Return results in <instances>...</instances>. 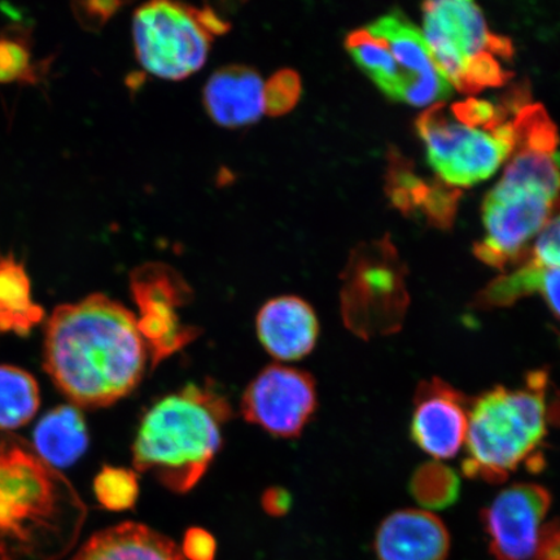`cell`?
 <instances>
[{
  "instance_id": "obj_9",
  "label": "cell",
  "mask_w": 560,
  "mask_h": 560,
  "mask_svg": "<svg viewBox=\"0 0 560 560\" xmlns=\"http://www.w3.org/2000/svg\"><path fill=\"white\" fill-rule=\"evenodd\" d=\"M550 505L549 490L541 486L515 485L502 490L481 514L495 559L530 560Z\"/></svg>"
},
{
  "instance_id": "obj_32",
  "label": "cell",
  "mask_w": 560,
  "mask_h": 560,
  "mask_svg": "<svg viewBox=\"0 0 560 560\" xmlns=\"http://www.w3.org/2000/svg\"><path fill=\"white\" fill-rule=\"evenodd\" d=\"M266 115L280 116L290 112L300 101V75L292 70H280L266 81Z\"/></svg>"
},
{
  "instance_id": "obj_39",
  "label": "cell",
  "mask_w": 560,
  "mask_h": 560,
  "mask_svg": "<svg viewBox=\"0 0 560 560\" xmlns=\"http://www.w3.org/2000/svg\"><path fill=\"white\" fill-rule=\"evenodd\" d=\"M530 102V90L528 82L515 83L510 86L505 94L501 96L499 107L505 112L508 117L516 115L517 112L527 107Z\"/></svg>"
},
{
  "instance_id": "obj_5",
  "label": "cell",
  "mask_w": 560,
  "mask_h": 560,
  "mask_svg": "<svg viewBox=\"0 0 560 560\" xmlns=\"http://www.w3.org/2000/svg\"><path fill=\"white\" fill-rule=\"evenodd\" d=\"M229 31L214 10L171 0L145 3L132 18L136 55L147 73L159 79H187L206 65L217 37Z\"/></svg>"
},
{
  "instance_id": "obj_13",
  "label": "cell",
  "mask_w": 560,
  "mask_h": 560,
  "mask_svg": "<svg viewBox=\"0 0 560 560\" xmlns=\"http://www.w3.org/2000/svg\"><path fill=\"white\" fill-rule=\"evenodd\" d=\"M266 81L254 68L223 67L209 77L202 101L215 124L235 129L266 115Z\"/></svg>"
},
{
  "instance_id": "obj_24",
  "label": "cell",
  "mask_w": 560,
  "mask_h": 560,
  "mask_svg": "<svg viewBox=\"0 0 560 560\" xmlns=\"http://www.w3.org/2000/svg\"><path fill=\"white\" fill-rule=\"evenodd\" d=\"M511 125L516 139L515 150L541 155H552L557 151L559 131L542 104H528L517 112Z\"/></svg>"
},
{
  "instance_id": "obj_8",
  "label": "cell",
  "mask_w": 560,
  "mask_h": 560,
  "mask_svg": "<svg viewBox=\"0 0 560 560\" xmlns=\"http://www.w3.org/2000/svg\"><path fill=\"white\" fill-rule=\"evenodd\" d=\"M551 209L541 194L497 185L482 206L488 236L474 245L476 257L501 271L523 260L525 243L548 223Z\"/></svg>"
},
{
  "instance_id": "obj_4",
  "label": "cell",
  "mask_w": 560,
  "mask_h": 560,
  "mask_svg": "<svg viewBox=\"0 0 560 560\" xmlns=\"http://www.w3.org/2000/svg\"><path fill=\"white\" fill-rule=\"evenodd\" d=\"M83 511L73 488L33 446L0 439V560L30 555L39 536L61 529L62 514Z\"/></svg>"
},
{
  "instance_id": "obj_40",
  "label": "cell",
  "mask_w": 560,
  "mask_h": 560,
  "mask_svg": "<svg viewBox=\"0 0 560 560\" xmlns=\"http://www.w3.org/2000/svg\"><path fill=\"white\" fill-rule=\"evenodd\" d=\"M488 54L499 55L503 59H511L514 56L513 42L502 35L490 33L488 34L486 46Z\"/></svg>"
},
{
  "instance_id": "obj_14",
  "label": "cell",
  "mask_w": 560,
  "mask_h": 560,
  "mask_svg": "<svg viewBox=\"0 0 560 560\" xmlns=\"http://www.w3.org/2000/svg\"><path fill=\"white\" fill-rule=\"evenodd\" d=\"M450 549V532L444 523L422 510L396 511L376 532L380 560H445Z\"/></svg>"
},
{
  "instance_id": "obj_20",
  "label": "cell",
  "mask_w": 560,
  "mask_h": 560,
  "mask_svg": "<svg viewBox=\"0 0 560 560\" xmlns=\"http://www.w3.org/2000/svg\"><path fill=\"white\" fill-rule=\"evenodd\" d=\"M509 156L510 153L492 136L472 130L438 174L446 184L472 186L494 174Z\"/></svg>"
},
{
  "instance_id": "obj_17",
  "label": "cell",
  "mask_w": 560,
  "mask_h": 560,
  "mask_svg": "<svg viewBox=\"0 0 560 560\" xmlns=\"http://www.w3.org/2000/svg\"><path fill=\"white\" fill-rule=\"evenodd\" d=\"M88 447L86 420L73 405H60L48 411L33 433L34 452L55 470L74 465Z\"/></svg>"
},
{
  "instance_id": "obj_3",
  "label": "cell",
  "mask_w": 560,
  "mask_h": 560,
  "mask_svg": "<svg viewBox=\"0 0 560 560\" xmlns=\"http://www.w3.org/2000/svg\"><path fill=\"white\" fill-rule=\"evenodd\" d=\"M548 375L530 373L523 388L497 387L471 406L467 429L468 478L502 482L529 459L548 432Z\"/></svg>"
},
{
  "instance_id": "obj_23",
  "label": "cell",
  "mask_w": 560,
  "mask_h": 560,
  "mask_svg": "<svg viewBox=\"0 0 560 560\" xmlns=\"http://www.w3.org/2000/svg\"><path fill=\"white\" fill-rule=\"evenodd\" d=\"M500 184L536 191L552 201L560 191V155L517 152L510 161Z\"/></svg>"
},
{
  "instance_id": "obj_38",
  "label": "cell",
  "mask_w": 560,
  "mask_h": 560,
  "mask_svg": "<svg viewBox=\"0 0 560 560\" xmlns=\"http://www.w3.org/2000/svg\"><path fill=\"white\" fill-rule=\"evenodd\" d=\"M292 499L289 490L279 487L266 489L261 497V506L266 514L275 517L289 513Z\"/></svg>"
},
{
  "instance_id": "obj_2",
  "label": "cell",
  "mask_w": 560,
  "mask_h": 560,
  "mask_svg": "<svg viewBox=\"0 0 560 560\" xmlns=\"http://www.w3.org/2000/svg\"><path fill=\"white\" fill-rule=\"evenodd\" d=\"M233 410L212 384H188L161 397L140 420L132 464L174 493L190 492L222 446Z\"/></svg>"
},
{
  "instance_id": "obj_16",
  "label": "cell",
  "mask_w": 560,
  "mask_h": 560,
  "mask_svg": "<svg viewBox=\"0 0 560 560\" xmlns=\"http://www.w3.org/2000/svg\"><path fill=\"white\" fill-rule=\"evenodd\" d=\"M73 560H186L172 538L140 523H121L91 536Z\"/></svg>"
},
{
  "instance_id": "obj_33",
  "label": "cell",
  "mask_w": 560,
  "mask_h": 560,
  "mask_svg": "<svg viewBox=\"0 0 560 560\" xmlns=\"http://www.w3.org/2000/svg\"><path fill=\"white\" fill-rule=\"evenodd\" d=\"M530 261L541 268L560 269V215L546 223Z\"/></svg>"
},
{
  "instance_id": "obj_12",
  "label": "cell",
  "mask_w": 560,
  "mask_h": 560,
  "mask_svg": "<svg viewBox=\"0 0 560 560\" xmlns=\"http://www.w3.org/2000/svg\"><path fill=\"white\" fill-rule=\"evenodd\" d=\"M256 331L266 352L276 360L299 361L317 345L319 322L305 300L279 296L269 300L258 312Z\"/></svg>"
},
{
  "instance_id": "obj_37",
  "label": "cell",
  "mask_w": 560,
  "mask_h": 560,
  "mask_svg": "<svg viewBox=\"0 0 560 560\" xmlns=\"http://www.w3.org/2000/svg\"><path fill=\"white\" fill-rule=\"evenodd\" d=\"M114 2H90L74 4V13L77 19L89 27L102 26L117 9Z\"/></svg>"
},
{
  "instance_id": "obj_6",
  "label": "cell",
  "mask_w": 560,
  "mask_h": 560,
  "mask_svg": "<svg viewBox=\"0 0 560 560\" xmlns=\"http://www.w3.org/2000/svg\"><path fill=\"white\" fill-rule=\"evenodd\" d=\"M131 293L138 306V330L152 369L198 338V328L180 318L179 311L190 299L191 290L177 271L165 265H144L132 272Z\"/></svg>"
},
{
  "instance_id": "obj_1",
  "label": "cell",
  "mask_w": 560,
  "mask_h": 560,
  "mask_svg": "<svg viewBox=\"0 0 560 560\" xmlns=\"http://www.w3.org/2000/svg\"><path fill=\"white\" fill-rule=\"evenodd\" d=\"M149 360L136 314L102 293L60 305L47 320L44 368L75 408L122 400L142 382Z\"/></svg>"
},
{
  "instance_id": "obj_22",
  "label": "cell",
  "mask_w": 560,
  "mask_h": 560,
  "mask_svg": "<svg viewBox=\"0 0 560 560\" xmlns=\"http://www.w3.org/2000/svg\"><path fill=\"white\" fill-rule=\"evenodd\" d=\"M40 406L38 382L26 370L0 365V431H13L37 416Z\"/></svg>"
},
{
  "instance_id": "obj_28",
  "label": "cell",
  "mask_w": 560,
  "mask_h": 560,
  "mask_svg": "<svg viewBox=\"0 0 560 560\" xmlns=\"http://www.w3.org/2000/svg\"><path fill=\"white\" fill-rule=\"evenodd\" d=\"M35 80L30 42L15 32L0 33V83Z\"/></svg>"
},
{
  "instance_id": "obj_35",
  "label": "cell",
  "mask_w": 560,
  "mask_h": 560,
  "mask_svg": "<svg viewBox=\"0 0 560 560\" xmlns=\"http://www.w3.org/2000/svg\"><path fill=\"white\" fill-rule=\"evenodd\" d=\"M453 114L457 120L467 126H488L494 120L495 107L486 101L467 100L466 102L455 103L452 107Z\"/></svg>"
},
{
  "instance_id": "obj_25",
  "label": "cell",
  "mask_w": 560,
  "mask_h": 560,
  "mask_svg": "<svg viewBox=\"0 0 560 560\" xmlns=\"http://www.w3.org/2000/svg\"><path fill=\"white\" fill-rule=\"evenodd\" d=\"M429 191L430 185L412 173L408 160L396 151L390 153L385 192L392 205L401 210L402 214L410 215L418 208H422Z\"/></svg>"
},
{
  "instance_id": "obj_27",
  "label": "cell",
  "mask_w": 560,
  "mask_h": 560,
  "mask_svg": "<svg viewBox=\"0 0 560 560\" xmlns=\"http://www.w3.org/2000/svg\"><path fill=\"white\" fill-rule=\"evenodd\" d=\"M457 476L441 465L429 464L419 468L411 482V492L425 508L444 509L457 500Z\"/></svg>"
},
{
  "instance_id": "obj_11",
  "label": "cell",
  "mask_w": 560,
  "mask_h": 560,
  "mask_svg": "<svg viewBox=\"0 0 560 560\" xmlns=\"http://www.w3.org/2000/svg\"><path fill=\"white\" fill-rule=\"evenodd\" d=\"M396 252L387 241L383 260L361 258L352 262V271L342 292V311L346 324L357 334L376 331L375 320L381 319L384 303L404 307L405 289L402 270L396 269Z\"/></svg>"
},
{
  "instance_id": "obj_15",
  "label": "cell",
  "mask_w": 560,
  "mask_h": 560,
  "mask_svg": "<svg viewBox=\"0 0 560 560\" xmlns=\"http://www.w3.org/2000/svg\"><path fill=\"white\" fill-rule=\"evenodd\" d=\"M425 40L432 56L458 55L470 59L485 48V16L470 0H446L423 4Z\"/></svg>"
},
{
  "instance_id": "obj_29",
  "label": "cell",
  "mask_w": 560,
  "mask_h": 560,
  "mask_svg": "<svg viewBox=\"0 0 560 560\" xmlns=\"http://www.w3.org/2000/svg\"><path fill=\"white\" fill-rule=\"evenodd\" d=\"M514 73L503 69L487 51H480L467 60L458 91L462 94H479L486 88H501L513 79Z\"/></svg>"
},
{
  "instance_id": "obj_10",
  "label": "cell",
  "mask_w": 560,
  "mask_h": 560,
  "mask_svg": "<svg viewBox=\"0 0 560 560\" xmlns=\"http://www.w3.org/2000/svg\"><path fill=\"white\" fill-rule=\"evenodd\" d=\"M471 406L452 385L432 380L419 385L411 438L427 454L439 459L453 458L464 445Z\"/></svg>"
},
{
  "instance_id": "obj_36",
  "label": "cell",
  "mask_w": 560,
  "mask_h": 560,
  "mask_svg": "<svg viewBox=\"0 0 560 560\" xmlns=\"http://www.w3.org/2000/svg\"><path fill=\"white\" fill-rule=\"evenodd\" d=\"M530 560H560V516L542 525L535 555Z\"/></svg>"
},
{
  "instance_id": "obj_26",
  "label": "cell",
  "mask_w": 560,
  "mask_h": 560,
  "mask_svg": "<svg viewBox=\"0 0 560 560\" xmlns=\"http://www.w3.org/2000/svg\"><path fill=\"white\" fill-rule=\"evenodd\" d=\"M94 493L104 509L116 513L130 510L139 497L138 475L128 468L104 466L95 476Z\"/></svg>"
},
{
  "instance_id": "obj_18",
  "label": "cell",
  "mask_w": 560,
  "mask_h": 560,
  "mask_svg": "<svg viewBox=\"0 0 560 560\" xmlns=\"http://www.w3.org/2000/svg\"><path fill=\"white\" fill-rule=\"evenodd\" d=\"M44 317V307L33 300L24 265L12 255L0 257V335L25 336Z\"/></svg>"
},
{
  "instance_id": "obj_7",
  "label": "cell",
  "mask_w": 560,
  "mask_h": 560,
  "mask_svg": "<svg viewBox=\"0 0 560 560\" xmlns=\"http://www.w3.org/2000/svg\"><path fill=\"white\" fill-rule=\"evenodd\" d=\"M317 385L306 371L270 365L245 388L241 410L248 423L272 436L301 435L317 409Z\"/></svg>"
},
{
  "instance_id": "obj_34",
  "label": "cell",
  "mask_w": 560,
  "mask_h": 560,
  "mask_svg": "<svg viewBox=\"0 0 560 560\" xmlns=\"http://www.w3.org/2000/svg\"><path fill=\"white\" fill-rule=\"evenodd\" d=\"M186 560H215L217 541L209 530L200 527L188 528L180 546Z\"/></svg>"
},
{
  "instance_id": "obj_30",
  "label": "cell",
  "mask_w": 560,
  "mask_h": 560,
  "mask_svg": "<svg viewBox=\"0 0 560 560\" xmlns=\"http://www.w3.org/2000/svg\"><path fill=\"white\" fill-rule=\"evenodd\" d=\"M462 192L457 188L436 179L430 185L429 195L423 202L422 209L430 225L441 230H450L457 215L458 202Z\"/></svg>"
},
{
  "instance_id": "obj_21",
  "label": "cell",
  "mask_w": 560,
  "mask_h": 560,
  "mask_svg": "<svg viewBox=\"0 0 560 560\" xmlns=\"http://www.w3.org/2000/svg\"><path fill=\"white\" fill-rule=\"evenodd\" d=\"M346 47L357 65L385 95L392 101L402 102L409 80L382 39L374 37L368 30H359L348 34Z\"/></svg>"
},
{
  "instance_id": "obj_19",
  "label": "cell",
  "mask_w": 560,
  "mask_h": 560,
  "mask_svg": "<svg viewBox=\"0 0 560 560\" xmlns=\"http://www.w3.org/2000/svg\"><path fill=\"white\" fill-rule=\"evenodd\" d=\"M368 31L387 45L397 65L408 77V86L419 77L438 72L429 44L422 33L406 20L401 12L397 11L377 19L368 27Z\"/></svg>"
},
{
  "instance_id": "obj_31",
  "label": "cell",
  "mask_w": 560,
  "mask_h": 560,
  "mask_svg": "<svg viewBox=\"0 0 560 560\" xmlns=\"http://www.w3.org/2000/svg\"><path fill=\"white\" fill-rule=\"evenodd\" d=\"M520 280L523 296L540 292L560 318V269L541 268L529 260L520 269Z\"/></svg>"
}]
</instances>
